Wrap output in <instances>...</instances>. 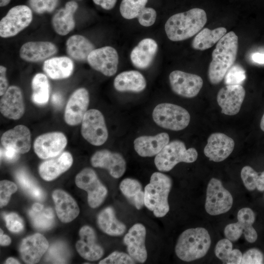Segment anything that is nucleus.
<instances>
[{"instance_id": "obj_4", "label": "nucleus", "mask_w": 264, "mask_h": 264, "mask_svg": "<svg viewBox=\"0 0 264 264\" xmlns=\"http://www.w3.org/2000/svg\"><path fill=\"white\" fill-rule=\"evenodd\" d=\"M208 231L202 227L189 228L179 236L175 246L177 257L182 261L191 262L204 257L211 245Z\"/></svg>"}, {"instance_id": "obj_60", "label": "nucleus", "mask_w": 264, "mask_h": 264, "mask_svg": "<svg viewBox=\"0 0 264 264\" xmlns=\"http://www.w3.org/2000/svg\"><path fill=\"white\" fill-rule=\"evenodd\" d=\"M11 0H0V6L4 7L8 5Z\"/></svg>"}, {"instance_id": "obj_6", "label": "nucleus", "mask_w": 264, "mask_h": 264, "mask_svg": "<svg viewBox=\"0 0 264 264\" xmlns=\"http://www.w3.org/2000/svg\"><path fill=\"white\" fill-rule=\"evenodd\" d=\"M152 115L154 121L159 126L175 131L185 129L190 121V115L186 110L171 103L157 105Z\"/></svg>"}, {"instance_id": "obj_29", "label": "nucleus", "mask_w": 264, "mask_h": 264, "mask_svg": "<svg viewBox=\"0 0 264 264\" xmlns=\"http://www.w3.org/2000/svg\"><path fill=\"white\" fill-rule=\"evenodd\" d=\"M115 89L120 92H139L146 87L144 76L136 70H129L118 74L114 80Z\"/></svg>"}, {"instance_id": "obj_51", "label": "nucleus", "mask_w": 264, "mask_h": 264, "mask_svg": "<svg viewBox=\"0 0 264 264\" xmlns=\"http://www.w3.org/2000/svg\"><path fill=\"white\" fill-rule=\"evenodd\" d=\"M7 68L3 66H0V95L2 96L7 90L8 83L6 78Z\"/></svg>"}, {"instance_id": "obj_16", "label": "nucleus", "mask_w": 264, "mask_h": 264, "mask_svg": "<svg viewBox=\"0 0 264 264\" xmlns=\"http://www.w3.org/2000/svg\"><path fill=\"white\" fill-rule=\"evenodd\" d=\"M245 95L241 85H226L218 91L217 101L221 112L227 115H234L240 111Z\"/></svg>"}, {"instance_id": "obj_22", "label": "nucleus", "mask_w": 264, "mask_h": 264, "mask_svg": "<svg viewBox=\"0 0 264 264\" xmlns=\"http://www.w3.org/2000/svg\"><path fill=\"white\" fill-rule=\"evenodd\" d=\"M48 248L45 238L36 233L24 238L20 245V251L23 261L26 264H36Z\"/></svg>"}, {"instance_id": "obj_37", "label": "nucleus", "mask_w": 264, "mask_h": 264, "mask_svg": "<svg viewBox=\"0 0 264 264\" xmlns=\"http://www.w3.org/2000/svg\"><path fill=\"white\" fill-rule=\"evenodd\" d=\"M16 178L22 189L30 196L38 200L44 198V194L32 178L23 170L16 173Z\"/></svg>"}, {"instance_id": "obj_7", "label": "nucleus", "mask_w": 264, "mask_h": 264, "mask_svg": "<svg viewBox=\"0 0 264 264\" xmlns=\"http://www.w3.org/2000/svg\"><path fill=\"white\" fill-rule=\"evenodd\" d=\"M233 202L231 194L223 186L221 181L211 178L206 190L205 208L207 213L213 216L225 213L231 208Z\"/></svg>"}, {"instance_id": "obj_43", "label": "nucleus", "mask_w": 264, "mask_h": 264, "mask_svg": "<svg viewBox=\"0 0 264 264\" xmlns=\"http://www.w3.org/2000/svg\"><path fill=\"white\" fill-rule=\"evenodd\" d=\"M241 176L246 188L253 191L256 188L259 175L251 167H243L241 172Z\"/></svg>"}, {"instance_id": "obj_17", "label": "nucleus", "mask_w": 264, "mask_h": 264, "mask_svg": "<svg viewBox=\"0 0 264 264\" xmlns=\"http://www.w3.org/2000/svg\"><path fill=\"white\" fill-rule=\"evenodd\" d=\"M234 146L235 142L232 138L223 133L215 132L208 138L203 152L210 160L219 162L230 155Z\"/></svg>"}, {"instance_id": "obj_12", "label": "nucleus", "mask_w": 264, "mask_h": 264, "mask_svg": "<svg viewBox=\"0 0 264 264\" xmlns=\"http://www.w3.org/2000/svg\"><path fill=\"white\" fill-rule=\"evenodd\" d=\"M169 82L172 90L176 94L188 98L196 96L203 83L200 76L180 70L171 72Z\"/></svg>"}, {"instance_id": "obj_47", "label": "nucleus", "mask_w": 264, "mask_h": 264, "mask_svg": "<svg viewBox=\"0 0 264 264\" xmlns=\"http://www.w3.org/2000/svg\"><path fill=\"white\" fill-rule=\"evenodd\" d=\"M7 229L12 232H21L24 227L22 219L16 213H11L4 216Z\"/></svg>"}, {"instance_id": "obj_15", "label": "nucleus", "mask_w": 264, "mask_h": 264, "mask_svg": "<svg viewBox=\"0 0 264 264\" xmlns=\"http://www.w3.org/2000/svg\"><path fill=\"white\" fill-rule=\"evenodd\" d=\"M89 102L88 91L84 88H78L70 96L65 110L64 119L70 126L80 124L87 111Z\"/></svg>"}, {"instance_id": "obj_26", "label": "nucleus", "mask_w": 264, "mask_h": 264, "mask_svg": "<svg viewBox=\"0 0 264 264\" xmlns=\"http://www.w3.org/2000/svg\"><path fill=\"white\" fill-rule=\"evenodd\" d=\"M52 198L59 219L67 223L71 221L79 215L80 210L75 200L67 193L62 190H55Z\"/></svg>"}, {"instance_id": "obj_61", "label": "nucleus", "mask_w": 264, "mask_h": 264, "mask_svg": "<svg viewBox=\"0 0 264 264\" xmlns=\"http://www.w3.org/2000/svg\"><path fill=\"white\" fill-rule=\"evenodd\" d=\"M260 128L264 132V113L261 118V122H260Z\"/></svg>"}, {"instance_id": "obj_35", "label": "nucleus", "mask_w": 264, "mask_h": 264, "mask_svg": "<svg viewBox=\"0 0 264 264\" xmlns=\"http://www.w3.org/2000/svg\"><path fill=\"white\" fill-rule=\"evenodd\" d=\"M232 243L228 239L219 241L215 247V252L216 256L224 264H241L242 253L238 249H232Z\"/></svg>"}, {"instance_id": "obj_52", "label": "nucleus", "mask_w": 264, "mask_h": 264, "mask_svg": "<svg viewBox=\"0 0 264 264\" xmlns=\"http://www.w3.org/2000/svg\"><path fill=\"white\" fill-rule=\"evenodd\" d=\"M18 153L10 148H1L0 157L9 161H13L18 158Z\"/></svg>"}, {"instance_id": "obj_48", "label": "nucleus", "mask_w": 264, "mask_h": 264, "mask_svg": "<svg viewBox=\"0 0 264 264\" xmlns=\"http://www.w3.org/2000/svg\"><path fill=\"white\" fill-rule=\"evenodd\" d=\"M156 12L151 7H144L140 12L137 18L139 23L142 26L148 27L152 25L155 21Z\"/></svg>"}, {"instance_id": "obj_18", "label": "nucleus", "mask_w": 264, "mask_h": 264, "mask_svg": "<svg viewBox=\"0 0 264 264\" xmlns=\"http://www.w3.org/2000/svg\"><path fill=\"white\" fill-rule=\"evenodd\" d=\"M91 165L107 170L114 178L121 177L126 170V162L119 153L108 150H101L95 152L90 159Z\"/></svg>"}, {"instance_id": "obj_44", "label": "nucleus", "mask_w": 264, "mask_h": 264, "mask_svg": "<svg viewBox=\"0 0 264 264\" xmlns=\"http://www.w3.org/2000/svg\"><path fill=\"white\" fill-rule=\"evenodd\" d=\"M58 0H29L30 8L36 13L51 12L57 7Z\"/></svg>"}, {"instance_id": "obj_45", "label": "nucleus", "mask_w": 264, "mask_h": 264, "mask_svg": "<svg viewBox=\"0 0 264 264\" xmlns=\"http://www.w3.org/2000/svg\"><path fill=\"white\" fill-rule=\"evenodd\" d=\"M135 261L128 253L115 251L100 261L99 264H133Z\"/></svg>"}, {"instance_id": "obj_50", "label": "nucleus", "mask_w": 264, "mask_h": 264, "mask_svg": "<svg viewBox=\"0 0 264 264\" xmlns=\"http://www.w3.org/2000/svg\"><path fill=\"white\" fill-rule=\"evenodd\" d=\"M224 233L227 239L235 242L238 240L243 233V228L239 222L230 223L225 227Z\"/></svg>"}, {"instance_id": "obj_21", "label": "nucleus", "mask_w": 264, "mask_h": 264, "mask_svg": "<svg viewBox=\"0 0 264 264\" xmlns=\"http://www.w3.org/2000/svg\"><path fill=\"white\" fill-rule=\"evenodd\" d=\"M0 143L2 148H12L19 154H25L31 148L30 132L24 125H17L2 134Z\"/></svg>"}, {"instance_id": "obj_46", "label": "nucleus", "mask_w": 264, "mask_h": 264, "mask_svg": "<svg viewBox=\"0 0 264 264\" xmlns=\"http://www.w3.org/2000/svg\"><path fill=\"white\" fill-rule=\"evenodd\" d=\"M17 190L16 185L12 181L3 180L0 183V205L2 207L8 203L11 195Z\"/></svg>"}, {"instance_id": "obj_54", "label": "nucleus", "mask_w": 264, "mask_h": 264, "mask_svg": "<svg viewBox=\"0 0 264 264\" xmlns=\"http://www.w3.org/2000/svg\"><path fill=\"white\" fill-rule=\"evenodd\" d=\"M252 60L258 64H264V53L256 52L252 56Z\"/></svg>"}, {"instance_id": "obj_49", "label": "nucleus", "mask_w": 264, "mask_h": 264, "mask_svg": "<svg viewBox=\"0 0 264 264\" xmlns=\"http://www.w3.org/2000/svg\"><path fill=\"white\" fill-rule=\"evenodd\" d=\"M263 261L264 255L262 252L258 249L252 248L242 255L241 264H261Z\"/></svg>"}, {"instance_id": "obj_10", "label": "nucleus", "mask_w": 264, "mask_h": 264, "mask_svg": "<svg viewBox=\"0 0 264 264\" xmlns=\"http://www.w3.org/2000/svg\"><path fill=\"white\" fill-rule=\"evenodd\" d=\"M75 183L79 188L87 192L88 202L90 207L97 208L104 201L108 194L107 189L93 169H83L77 175Z\"/></svg>"}, {"instance_id": "obj_25", "label": "nucleus", "mask_w": 264, "mask_h": 264, "mask_svg": "<svg viewBox=\"0 0 264 264\" xmlns=\"http://www.w3.org/2000/svg\"><path fill=\"white\" fill-rule=\"evenodd\" d=\"M158 49L155 40L147 38L142 40L132 50L130 58L133 65L139 69H146L153 62Z\"/></svg>"}, {"instance_id": "obj_42", "label": "nucleus", "mask_w": 264, "mask_h": 264, "mask_svg": "<svg viewBox=\"0 0 264 264\" xmlns=\"http://www.w3.org/2000/svg\"><path fill=\"white\" fill-rule=\"evenodd\" d=\"M67 256V251L65 245L59 242L51 246L47 252L46 258L54 263H64Z\"/></svg>"}, {"instance_id": "obj_59", "label": "nucleus", "mask_w": 264, "mask_h": 264, "mask_svg": "<svg viewBox=\"0 0 264 264\" xmlns=\"http://www.w3.org/2000/svg\"><path fill=\"white\" fill-rule=\"evenodd\" d=\"M5 263L8 264H20V262L15 258H9L6 260Z\"/></svg>"}, {"instance_id": "obj_58", "label": "nucleus", "mask_w": 264, "mask_h": 264, "mask_svg": "<svg viewBox=\"0 0 264 264\" xmlns=\"http://www.w3.org/2000/svg\"><path fill=\"white\" fill-rule=\"evenodd\" d=\"M44 208L43 205L38 203H35L32 205V209L36 211H39L43 209Z\"/></svg>"}, {"instance_id": "obj_1", "label": "nucleus", "mask_w": 264, "mask_h": 264, "mask_svg": "<svg viewBox=\"0 0 264 264\" xmlns=\"http://www.w3.org/2000/svg\"><path fill=\"white\" fill-rule=\"evenodd\" d=\"M238 50V37L233 31L226 33L217 43L212 53L208 77L213 85L220 83L234 65Z\"/></svg>"}, {"instance_id": "obj_56", "label": "nucleus", "mask_w": 264, "mask_h": 264, "mask_svg": "<svg viewBox=\"0 0 264 264\" xmlns=\"http://www.w3.org/2000/svg\"><path fill=\"white\" fill-rule=\"evenodd\" d=\"M256 188L259 191H264V171H263L259 175V177L257 184Z\"/></svg>"}, {"instance_id": "obj_14", "label": "nucleus", "mask_w": 264, "mask_h": 264, "mask_svg": "<svg viewBox=\"0 0 264 264\" xmlns=\"http://www.w3.org/2000/svg\"><path fill=\"white\" fill-rule=\"evenodd\" d=\"M146 229L140 223L133 225L123 238L128 253L137 262L144 263L147 259L145 245Z\"/></svg>"}, {"instance_id": "obj_53", "label": "nucleus", "mask_w": 264, "mask_h": 264, "mask_svg": "<svg viewBox=\"0 0 264 264\" xmlns=\"http://www.w3.org/2000/svg\"><path fill=\"white\" fill-rule=\"evenodd\" d=\"M94 3L105 10H110L115 6L117 0H92Z\"/></svg>"}, {"instance_id": "obj_31", "label": "nucleus", "mask_w": 264, "mask_h": 264, "mask_svg": "<svg viewBox=\"0 0 264 264\" xmlns=\"http://www.w3.org/2000/svg\"><path fill=\"white\" fill-rule=\"evenodd\" d=\"M97 223L103 232L110 236H121L126 231V225L117 219L112 207H107L100 212Z\"/></svg>"}, {"instance_id": "obj_28", "label": "nucleus", "mask_w": 264, "mask_h": 264, "mask_svg": "<svg viewBox=\"0 0 264 264\" xmlns=\"http://www.w3.org/2000/svg\"><path fill=\"white\" fill-rule=\"evenodd\" d=\"M72 163L71 154L69 152H65L56 158L43 162L39 167V174L44 180H52L67 171Z\"/></svg>"}, {"instance_id": "obj_38", "label": "nucleus", "mask_w": 264, "mask_h": 264, "mask_svg": "<svg viewBox=\"0 0 264 264\" xmlns=\"http://www.w3.org/2000/svg\"><path fill=\"white\" fill-rule=\"evenodd\" d=\"M29 215L33 225L38 229L47 230L53 226L54 216L51 208H44L39 211L31 209L29 211Z\"/></svg>"}, {"instance_id": "obj_30", "label": "nucleus", "mask_w": 264, "mask_h": 264, "mask_svg": "<svg viewBox=\"0 0 264 264\" xmlns=\"http://www.w3.org/2000/svg\"><path fill=\"white\" fill-rule=\"evenodd\" d=\"M74 64L72 60L66 56L56 57L46 60L43 65V70L47 76L54 80L69 77L72 73Z\"/></svg>"}, {"instance_id": "obj_9", "label": "nucleus", "mask_w": 264, "mask_h": 264, "mask_svg": "<svg viewBox=\"0 0 264 264\" xmlns=\"http://www.w3.org/2000/svg\"><path fill=\"white\" fill-rule=\"evenodd\" d=\"M81 123L82 135L88 142L94 146L105 143L108 138V131L104 117L99 110H87Z\"/></svg>"}, {"instance_id": "obj_24", "label": "nucleus", "mask_w": 264, "mask_h": 264, "mask_svg": "<svg viewBox=\"0 0 264 264\" xmlns=\"http://www.w3.org/2000/svg\"><path fill=\"white\" fill-rule=\"evenodd\" d=\"M169 136L166 132L154 136H141L134 141L136 152L142 157H151L157 155L169 143Z\"/></svg>"}, {"instance_id": "obj_3", "label": "nucleus", "mask_w": 264, "mask_h": 264, "mask_svg": "<svg viewBox=\"0 0 264 264\" xmlns=\"http://www.w3.org/2000/svg\"><path fill=\"white\" fill-rule=\"evenodd\" d=\"M172 186L171 178L161 172L154 173L144 188V205L157 218L169 211L168 196Z\"/></svg>"}, {"instance_id": "obj_36", "label": "nucleus", "mask_w": 264, "mask_h": 264, "mask_svg": "<svg viewBox=\"0 0 264 264\" xmlns=\"http://www.w3.org/2000/svg\"><path fill=\"white\" fill-rule=\"evenodd\" d=\"M33 102L40 105L47 103L49 97V84L48 79L43 73H38L32 80Z\"/></svg>"}, {"instance_id": "obj_41", "label": "nucleus", "mask_w": 264, "mask_h": 264, "mask_svg": "<svg viewBox=\"0 0 264 264\" xmlns=\"http://www.w3.org/2000/svg\"><path fill=\"white\" fill-rule=\"evenodd\" d=\"M238 222L243 228V233L245 234L254 228L252 226L255 220L254 212L249 208L245 207L240 209L237 214Z\"/></svg>"}, {"instance_id": "obj_19", "label": "nucleus", "mask_w": 264, "mask_h": 264, "mask_svg": "<svg viewBox=\"0 0 264 264\" xmlns=\"http://www.w3.org/2000/svg\"><path fill=\"white\" fill-rule=\"evenodd\" d=\"M24 110L25 105L21 88L16 86H10L0 99L1 113L8 119L18 120L22 116Z\"/></svg>"}, {"instance_id": "obj_39", "label": "nucleus", "mask_w": 264, "mask_h": 264, "mask_svg": "<svg viewBox=\"0 0 264 264\" xmlns=\"http://www.w3.org/2000/svg\"><path fill=\"white\" fill-rule=\"evenodd\" d=\"M147 1L148 0H122L120 5L121 15L128 20L137 18Z\"/></svg>"}, {"instance_id": "obj_40", "label": "nucleus", "mask_w": 264, "mask_h": 264, "mask_svg": "<svg viewBox=\"0 0 264 264\" xmlns=\"http://www.w3.org/2000/svg\"><path fill=\"white\" fill-rule=\"evenodd\" d=\"M245 72L240 65H233L227 71L224 77L226 85H241L245 79Z\"/></svg>"}, {"instance_id": "obj_11", "label": "nucleus", "mask_w": 264, "mask_h": 264, "mask_svg": "<svg viewBox=\"0 0 264 264\" xmlns=\"http://www.w3.org/2000/svg\"><path fill=\"white\" fill-rule=\"evenodd\" d=\"M87 61L93 69L105 76H112L117 72L119 57L114 48L105 46L93 50Z\"/></svg>"}, {"instance_id": "obj_2", "label": "nucleus", "mask_w": 264, "mask_h": 264, "mask_svg": "<svg viewBox=\"0 0 264 264\" xmlns=\"http://www.w3.org/2000/svg\"><path fill=\"white\" fill-rule=\"evenodd\" d=\"M205 11L195 8L170 17L165 24V31L172 41H181L198 33L207 22Z\"/></svg>"}, {"instance_id": "obj_33", "label": "nucleus", "mask_w": 264, "mask_h": 264, "mask_svg": "<svg viewBox=\"0 0 264 264\" xmlns=\"http://www.w3.org/2000/svg\"><path fill=\"white\" fill-rule=\"evenodd\" d=\"M119 188L128 201L137 210L144 205V191L138 180L126 178L120 182Z\"/></svg>"}, {"instance_id": "obj_13", "label": "nucleus", "mask_w": 264, "mask_h": 264, "mask_svg": "<svg viewBox=\"0 0 264 264\" xmlns=\"http://www.w3.org/2000/svg\"><path fill=\"white\" fill-rule=\"evenodd\" d=\"M67 140L61 132H51L38 136L33 144L36 154L42 159H47L59 155L65 148Z\"/></svg>"}, {"instance_id": "obj_34", "label": "nucleus", "mask_w": 264, "mask_h": 264, "mask_svg": "<svg viewBox=\"0 0 264 264\" xmlns=\"http://www.w3.org/2000/svg\"><path fill=\"white\" fill-rule=\"evenodd\" d=\"M225 27H219L211 30L205 28L200 30L193 39L192 47L196 50H205L212 47L226 34Z\"/></svg>"}, {"instance_id": "obj_32", "label": "nucleus", "mask_w": 264, "mask_h": 264, "mask_svg": "<svg viewBox=\"0 0 264 264\" xmlns=\"http://www.w3.org/2000/svg\"><path fill=\"white\" fill-rule=\"evenodd\" d=\"M67 54L74 60L87 61L90 53L95 49L94 44L86 37L80 35L70 36L66 43Z\"/></svg>"}, {"instance_id": "obj_57", "label": "nucleus", "mask_w": 264, "mask_h": 264, "mask_svg": "<svg viewBox=\"0 0 264 264\" xmlns=\"http://www.w3.org/2000/svg\"><path fill=\"white\" fill-rule=\"evenodd\" d=\"M52 101L55 105H60L62 102V97L59 93H55L52 95Z\"/></svg>"}, {"instance_id": "obj_5", "label": "nucleus", "mask_w": 264, "mask_h": 264, "mask_svg": "<svg viewBox=\"0 0 264 264\" xmlns=\"http://www.w3.org/2000/svg\"><path fill=\"white\" fill-rule=\"evenodd\" d=\"M198 156L197 150L194 148L186 149L185 144L179 140L169 142L155 155L154 164L161 172H168L180 162L192 163Z\"/></svg>"}, {"instance_id": "obj_20", "label": "nucleus", "mask_w": 264, "mask_h": 264, "mask_svg": "<svg viewBox=\"0 0 264 264\" xmlns=\"http://www.w3.org/2000/svg\"><path fill=\"white\" fill-rule=\"evenodd\" d=\"M80 240L76 248L80 256L86 260L95 261L104 254V249L97 242L96 233L92 228L86 225L79 231Z\"/></svg>"}, {"instance_id": "obj_55", "label": "nucleus", "mask_w": 264, "mask_h": 264, "mask_svg": "<svg viewBox=\"0 0 264 264\" xmlns=\"http://www.w3.org/2000/svg\"><path fill=\"white\" fill-rule=\"evenodd\" d=\"M11 239L9 236L3 234V231L0 229V244L2 246H7L10 244Z\"/></svg>"}, {"instance_id": "obj_8", "label": "nucleus", "mask_w": 264, "mask_h": 264, "mask_svg": "<svg viewBox=\"0 0 264 264\" xmlns=\"http://www.w3.org/2000/svg\"><path fill=\"white\" fill-rule=\"evenodd\" d=\"M32 19L28 6L19 5L11 8L0 21V36L7 38L16 36L30 24Z\"/></svg>"}, {"instance_id": "obj_27", "label": "nucleus", "mask_w": 264, "mask_h": 264, "mask_svg": "<svg viewBox=\"0 0 264 264\" xmlns=\"http://www.w3.org/2000/svg\"><path fill=\"white\" fill-rule=\"evenodd\" d=\"M78 7L75 1H69L65 7L58 10L52 18V25L56 33L61 36L68 34L75 26L74 15Z\"/></svg>"}, {"instance_id": "obj_23", "label": "nucleus", "mask_w": 264, "mask_h": 264, "mask_svg": "<svg viewBox=\"0 0 264 264\" xmlns=\"http://www.w3.org/2000/svg\"><path fill=\"white\" fill-rule=\"evenodd\" d=\"M57 51V47L50 42H28L21 46L20 56L25 61L35 63L45 60Z\"/></svg>"}]
</instances>
